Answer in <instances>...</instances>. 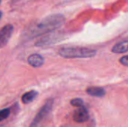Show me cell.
<instances>
[{"label": "cell", "mask_w": 128, "mask_h": 127, "mask_svg": "<svg viewBox=\"0 0 128 127\" xmlns=\"http://www.w3.org/2000/svg\"><path fill=\"white\" fill-rule=\"evenodd\" d=\"M88 94L95 97H102L106 94V91L104 88L100 87H91L86 90Z\"/></svg>", "instance_id": "7"}, {"label": "cell", "mask_w": 128, "mask_h": 127, "mask_svg": "<svg viewBox=\"0 0 128 127\" xmlns=\"http://www.w3.org/2000/svg\"><path fill=\"white\" fill-rule=\"evenodd\" d=\"M54 100L52 99H49L42 108L39 110L34 120L32 121L30 127H43L44 124L47 119L48 116L52 112Z\"/></svg>", "instance_id": "2"}, {"label": "cell", "mask_w": 128, "mask_h": 127, "mask_svg": "<svg viewBox=\"0 0 128 127\" xmlns=\"http://www.w3.org/2000/svg\"><path fill=\"white\" fill-rule=\"evenodd\" d=\"M10 109H4L0 111V122L7 119L10 115Z\"/></svg>", "instance_id": "10"}, {"label": "cell", "mask_w": 128, "mask_h": 127, "mask_svg": "<svg viewBox=\"0 0 128 127\" xmlns=\"http://www.w3.org/2000/svg\"><path fill=\"white\" fill-rule=\"evenodd\" d=\"M14 31L12 25L8 24L0 29V48L4 47L10 40Z\"/></svg>", "instance_id": "4"}, {"label": "cell", "mask_w": 128, "mask_h": 127, "mask_svg": "<svg viewBox=\"0 0 128 127\" xmlns=\"http://www.w3.org/2000/svg\"><path fill=\"white\" fill-rule=\"evenodd\" d=\"M62 127H67V126H62Z\"/></svg>", "instance_id": "14"}, {"label": "cell", "mask_w": 128, "mask_h": 127, "mask_svg": "<svg viewBox=\"0 0 128 127\" xmlns=\"http://www.w3.org/2000/svg\"><path fill=\"white\" fill-rule=\"evenodd\" d=\"M120 63L122 64V65H124V66H128V55H125L124 57H122L121 59H120Z\"/></svg>", "instance_id": "12"}, {"label": "cell", "mask_w": 128, "mask_h": 127, "mask_svg": "<svg viewBox=\"0 0 128 127\" xmlns=\"http://www.w3.org/2000/svg\"><path fill=\"white\" fill-rule=\"evenodd\" d=\"M2 12L0 11V19H1V18H2Z\"/></svg>", "instance_id": "13"}, {"label": "cell", "mask_w": 128, "mask_h": 127, "mask_svg": "<svg viewBox=\"0 0 128 127\" xmlns=\"http://www.w3.org/2000/svg\"><path fill=\"white\" fill-rule=\"evenodd\" d=\"M73 118L74 121L76 123H84L89 119V113L84 106L78 107V109H76L74 112Z\"/></svg>", "instance_id": "5"}, {"label": "cell", "mask_w": 128, "mask_h": 127, "mask_svg": "<svg viewBox=\"0 0 128 127\" xmlns=\"http://www.w3.org/2000/svg\"><path fill=\"white\" fill-rule=\"evenodd\" d=\"M0 3H1V0H0Z\"/></svg>", "instance_id": "15"}, {"label": "cell", "mask_w": 128, "mask_h": 127, "mask_svg": "<svg viewBox=\"0 0 128 127\" xmlns=\"http://www.w3.org/2000/svg\"><path fill=\"white\" fill-rule=\"evenodd\" d=\"M64 22V17L62 15H54L44 19L38 24L37 29L43 34L46 31H52L60 27Z\"/></svg>", "instance_id": "3"}, {"label": "cell", "mask_w": 128, "mask_h": 127, "mask_svg": "<svg viewBox=\"0 0 128 127\" xmlns=\"http://www.w3.org/2000/svg\"><path fill=\"white\" fill-rule=\"evenodd\" d=\"M70 104L73 106L81 107V106H84V101L82 99H80V98H75V99H73L70 101Z\"/></svg>", "instance_id": "11"}, {"label": "cell", "mask_w": 128, "mask_h": 127, "mask_svg": "<svg viewBox=\"0 0 128 127\" xmlns=\"http://www.w3.org/2000/svg\"><path fill=\"white\" fill-rule=\"evenodd\" d=\"M59 55L66 58H92L94 57L97 51L93 49L86 48V47H64L62 48L58 51Z\"/></svg>", "instance_id": "1"}, {"label": "cell", "mask_w": 128, "mask_h": 127, "mask_svg": "<svg viewBox=\"0 0 128 127\" xmlns=\"http://www.w3.org/2000/svg\"><path fill=\"white\" fill-rule=\"evenodd\" d=\"M128 51V41L124 40L116 44L112 48V52L114 53H124Z\"/></svg>", "instance_id": "8"}, {"label": "cell", "mask_w": 128, "mask_h": 127, "mask_svg": "<svg viewBox=\"0 0 128 127\" xmlns=\"http://www.w3.org/2000/svg\"><path fill=\"white\" fill-rule=\"evenodd\" d=\"M28 64L34 67H40L44 63V58L39 54H32L28 58Z\"/></svg>", "instance_id": "6"}, {"label": "cell", "mask_w": 128, "mask_h": 127, "mask_svg": "<svg viewBox=\"0 0 128 127\" xmlns=\"http://www.w3.org/2000/svg\"><path fill=\"white\" fill-rule=\"evenodd\" d=\"M38 95V92L36 91H30L24 94L22 97V102L24 104H28L32 103Z\"/></svg>", "instance_id": "9"}]
</instances>
